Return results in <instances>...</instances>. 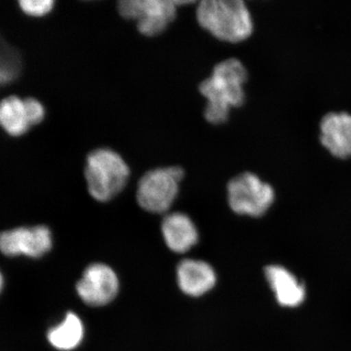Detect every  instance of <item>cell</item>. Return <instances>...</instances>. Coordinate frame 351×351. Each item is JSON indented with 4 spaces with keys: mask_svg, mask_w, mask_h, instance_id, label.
Here are the masks:
<instances>
[{
    "mask_svg": "<svg viewBox=\"0 0 351 351\" xmlns=\"http://www.w3.org/2000/svg\"><path fill=\"white\" fill-rule=\"evenodd\" d=\"M247 80L248 71L239 60L230 58L216 64L211 76L199 85L200 93L207 100L204 117L209 123H225L230 110L243 105Z\"/></svg>",
    "mask_w": 351,
    "mask_h": 351,
    "instance_id": "6da1fadb",
    "label": "cell"
},
{
    "mask_svg": "<svg viewBox=\"0 0 351 351\" xmlns=\"http://www.w3.org/2000/svg\"><path fill=\"white\" fill-rule=\"evenodd\" d=\"M198 24L214 38L239 43L250 38L254 23L242 0H203L196 9Z\"/></svg>",
    "mask_w": 351,
    "mask_h": 351,
    "instance_id": "7a4b0ae2",
    "label": "cell"
},
{
    "mask_svg": "<svg viewBox=\"0 0 351 351\" xmlns=\"http://www.w3.org/2000/svg\"><path fill=\"white\" fill-rule=\"evenodd\" d=\"M84 177L89 195L95 200L107 202L125 188L130 169L117 152L98 149L87 156Z\"/></svg>",
    "mask_w": 351,
    "mask_h": 351,
    "instance_id": "3957f363",
    "label": "cell"
},
{
    "mask_svg": "<svg viewBox=\"0 0 351 351\" xmlns=\"http://www.w3.org/2000/svg\"><path fill=\"white\" fill-rule=\"evenodd\" d=\"M184 171L178 166L157 168L145 173L137 189L138 205L154 214H163L172 206L178 193Z\"/></svg>",
    "mask_w": 351,
    "mask_h": 351,
    "instance_id": "277c9868",
    "label": "cell"
},
{
    "mask_svg": "<svg viewBox=\"0 0 351 351\" xmlns=\"http://www.w3.org/2000/svg\"><path fill=\"white\" fill-rule=\"evenodd\" d=\"M276 198L274 189L251 172L241 173L228 184V200L234 213L261 217L267 213Z\"/></svg>",
    "mask_w": 351,
    "mask_h": 351,
    "instance_id": "5b68a950",
    "label": "cell"
},
{
    "mask_svg": "<svg viewBox=\"0 0 351 351\" xmlns=\"http://www.w3.org/2000/svg\"><path fill=\"white\" fill-rule=\"evenodd\" d=\"M177 4L172 0H122L119 12L124 19L137 23L143 36L154 38L166 31L177 16Z\"/></svg>",
    "mask_w": 351,
    "mask_h": 351,
    "instance_id": "8992f818",
    "label": "cell"
},
{
    "mask_svg": "<svg viewBox=\"0 0 351 351\" xmlns=\"http://www.w3.org/2000/svg\"><path fill=\"white\" fill-rule=\"evenodd\" d=\"M52 242L47 226H21L0 233V252L8 257L39 258L50 251Z\"/></svg>",
    "mask_w": 351,
    "mask_h": 351,
    "instance_id": "52a82bcc",
    "label": "cell"
},
{
    "mask_svg": "<svg viewBox=\"0 0 351 351\" xmlns=\"http://www.w3.org/2000/svg\"><path fill=\"white\" fill-rule=\"evenodd\" d=\"M119 288L117 274L103 263L89 265L76 285L80 299L91 306H106L112 302L117 297Z\"/></svg>",
    "mask_w": 351,
    "mask_h": 351,
    "instance_id": "ba28073f",
    "label": "cell"
},
{
    "mask_svg": "<svg viewBox=\"0 0 351 351\" xmlns=\"http://www.w3.org/2000/svg\"><path fill=\"white\" fill-rule=\"evenodd\" d=\"M320 141L336 158H351V113L325 114L320 121Z\"/></svg>",
    "mask_w": 351,
    "mask_h": 351,
    "instance_id": "9c48e42d",
    "label": "cell"
},
{
    "mask_svg": "<svg viewBox=\"0 0 351 351\" xmlns=\"http://www.w3.org/2000/svg\"><path fill=\"white\" fill-rule=\"evenodd\" d=\"M178 283L184 294L200 297L216 284V274L211 265L202 261H182L177 269Z\"/></svg>",
    "mask_w": 351,
    "mask_h": 351,
    "instance_id": "30bf717a",
    "label": "cell"
},
{
    "mask_svg": "<svg viewBox=\"0 0 351 351\" xmlns=\"http://www.w3.org/2000/svg\"><path fill=\"white\" fill-rule=\"evenodd\" d=\"M161 230L166 244L176 253H186L198 240L196 226L186 214L167 215L163 219Z\"/></svg>",
    "mask_w": 351,
    "mask_h": 351,
    "instance_id": "8fae6325",
    "label": "cell"
},
{
    "mask_svg": "<svg viewBox=\"0 0 351 351\" xmlns=\"http://www.w3.org/2000/svg\"><path fill=\"white\" fill-rule=\"evenodd\" d=\"M265 276L276 295L280 306H300L306 298V289L287 269L279 265L265 267Z\"/></svg>",
    "mask_w": 351,
    "mask_h": 351,
    "instance_id": "7c38bea8",
    "label": "cell"
},
{
    "mask_svg": "<svg viewBox=\"0 0 351 351\" xmlns=\"http://www.w3.org/2000/svg\"><path fill=\"white\" fill-rule=\"evenodd\" d=\"M0 128L13 138L22 137L31 130L24 99L16 95L0 99Z\"/></svg>",
    "mask_w": 351,
    "mask_h": 351,
    "instance_id": "4fadbf2b",
    "label": "cell"
},
{
    "mask_svg": "<svg viewBox=\"0 0 351 351\" xmlns=\"http://www.w3.org/2000/svg\"><path fill=\"white\" fill-rule=\"evenodd\" d=\"M84 327L76 314L69 313L57 326L48 331L47 339L51 346L59 350H73L82 343Z\"/></svg>",
    "mask_w": 351,
    "mask_h": 351,
    "instance_id": "5bb4252c",
    "label": "cell"
},
{
    "mask_svg": "<svg viewBox=\"0 0 351 351\" xmlns=\"http://www.w3.org/2000/svg\"><path fill=\"white\" fill-rule=\"evenodd\" d=\"M56 4L55 0H18L22 13L34 19L47 17L54 11Z\"/></svg>",
    "mask_w": 351,
    "mask_h": 351,
    "instance_id": "9a60e30c",
    "label": "cell"
},
{
    "mask_svg": "<svg viewBox=\"0 0 351 351\" xmlns=\"http://www.w3.org/2000/svg\"><path fill=\"white\" fill-rule=\"evenodd\" d=\"M24 99L25 112L32 129L40 125L45 120L47 110L43 101L34 97H25Z\"/></svg>",
    "mask_w": 351,
    "mask_h": 351,
    "instance_id": "2e32d148",
    "label": "cell"
},
{
    "mask_svg": "<svg viewBox=\"0 0 351 351\" xmlns=\"http://www.w3.org/2000/svg\"><path fill=\"white\" fill-rule=\"evenodd\" d=\"M4 279L1 272H0V293H1L2 289H3Z\"/></svg>",
    "mask_w": 351,
    "mask_h": 351,
    "instance_id": "e0dca14e",
    "label": "cell"
}]
</instances>
